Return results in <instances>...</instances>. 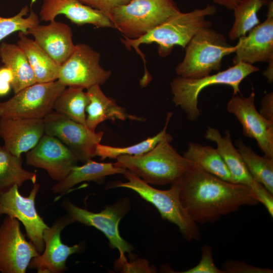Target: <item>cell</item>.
Segmentation results:
<instances>
[{"instance_id": "cell-40", "label": "cell", "mask_w": 273, "mask_h": 273, "mask_svg": "<svg viewBox=\"0 0 273 273\" xmlns=\"http://www.w3.org/2000/svg\"><path fill=\"white\" fill-rule=\"evenodd\" d=\"M263 75L270 83H272L273 81V59L268 62V65L266 68L263 72Z\"/></svg>"}, {"instance_id": "cell-27", "label": "cell", "mask_w": 273, "mask_h": 273, "mask_svg": "<svg viewBox=\"0 0 273 273\" xmlns=\"http://www.w3.org/2000/svg\"><path fill=\"white\" fill-rule=\"evenodd\" d=\"M36 174L22 167L21 157H18L0 146V194L15 185L20 187L25 181H36Z\"/></svg>"}, {"instance_id": "cell-31", "label": "cell", "mask_w": 273, "mask_h": 273, "mask_svg": "<svg viewBox=\"0 0 273 273\" xmlns=\"http://www.w3.org/2000/svg\"><path fill=\"white\" fill-rule=\"evenodd\" d=\"M266 0H240L233 9L234 21L229 32V38L235 40L246 35L260 23L257 13Z\"/></svg>"}, {"instance_id": "cell-10", "label": "cell", "mask_w": 273, "mask_h": 273, "mask_svg": "<svg viewBox=\"0 0 273 273\" xmlns=\"http://www.w3.org/2000/svg\"><path fill=\"white\" fill-rule=\"evenodd\" d=\"M43 121L45 134L60 140L79 161L84 163L95 157L96 147L103 138V131H92L83 124L55 111L47 115Z\"/></svg>"}, {"instance_id": "cell-28", "label": "cell", "mask_w": 273, "mask_h": 273, "mask_svg": "<svg viewBox=\"0 0 273 273\" xmlns=\"http://www.w3.org/2000/svg\"><path fill=\"white\" fill-rule=\"evenodd\" d=\"M236 145L253 179L273 194V158L258 155L241 139Z\"/></svg>"}, {"instance_id": "cell-29", "label": "cell", "mask_w": 273, "mask_h": 273, "mask_svg": "<svg viewBox=\"0 0 273 273\" xmlns=\"http://www.w3.org/2000/svg\"><path fill=\"white\" fill-rule=\"evenodd\" d=\"M88 102L84 89L68 86L57 99L54 109L55 112L87 127L85 109Z\"/></svg>"}, {"instance_id": "cell-2", "label": "cell", "mask_w": 273, "mask_h": 273, "mask_svg": "<svg viewBox=\"0 0 273 273\" xmlns=\"http://www.w3.org/2000/svg\"><path fill=\"white\" fill-rule=\"evenodd\" d=\"M216 11L215 6L207 4L202 9H196L187 13L179 12L138 38L130 39L123 36L121 40L126 48L129 50L133 48L142 58L145 68L143 77L148 78L150 75L146 67L145 55L139 49L140 44L155 43L158 45L159 56H167L175 46L185 48L199 30L211 27L212 22L206 18L215 14Z\"/></svg>"}, {"instance_id": "cell-36", "label": "cell", "mask_w": 273, "mask_h": 273, "mask_svg": "<svg viewBox=\"0 0 273 273\" xmlns=\"http://www.w3.org/2000/svg\"><path fill=\"white\" fill-rule=\"evenodd\" d=\"M82 3L101 11L106 16L113 8L125 5L131 0H80Z\"/></svg>"}, {"instance_id": "cell-30", "label": "cell", "mask_w": 273, "mask_h": 273, "mask_svg": "<svg viewBox=\"0 0 273 273\" xmlns=\"http://www.w3.org/2000/svg\"><path fill=\"white\" fill-rule=\"evenodd\" d=\"M172 115V113L171 112L167 113L163 129L154 136L148 138L136 144L124 147H114L99 143L96 147L95 156L100 157L101 160L106 158L116 159L121 155L139 156L149 152L163 139L172 137L166 131Z\"/></svg>"}, {"instance_id": "cell-8", "label": "cell", "mask_w": 273, "mask_h": 273, "mask_svg": "<svg viewBox=\"0 0 273 273\" xmlns=\"http://www.w3.org/2000/svg\"><path fill=\"white\" fill-rule=\"evenodd\" d=\"M66 87L58 80L28 86L7 101L0 102V118L43 119Z\"/></svg>"}, {"instance_id": "cell-5", "label": "cell", "mask_w": 273, "mask_h": 273, "mask_svg": "<svg viewBox=\"0 0 273 273\" xmlns=\"http://www.w3.org/2000/svg\"><path fill=\"white\" fill-rule=\"evenodd\" d=\"M236 46L228 43L224 35L211 27L199 30L185 47L183 61L175 68L177 76L197 78L219 71L223 58L234 53Z\"/></svg>"}, {"instance_id": "cell-7", "label": "cell", "mask_w": 273, "mask_h": 273, "mask_svg": "<svg viewBox=\"0 0 273 273\" xmlns=\"http://www.w3.org/2000/svg\"><path fill=\"white\" fill-rule=\"evenodd\" d=\"M180 12L173 0H131L107 16L124 37L138 38Z\"/></svg>"}, {"instance_id": "cell-11", "label": "cell", "mask_w": 273, "mask_h": 273, "mask_svg": "<svg viewBox=\"0 0 273 273\" xmlns=\"http://www.w3.org/2000/svg\"><path fill=\"white\" fill-rule=\"evenodd\" d=\"M39 187L38 184H34L28 197L21 195L17 185L0 194V215L6 214L22 222L28 238L40 254L44 248L43 232L49 226L35 207V198Z\"/></svg>"}, {"instance_id": "cell-13", "label": "cell", "mask_w": 273, "mask_h": 273, "mask_svg": "<svg viewBox=\"0 0 273 273\" xmlns=\"http://www.w3.org/2000/svg\"><path fill=\"white\" fill-rule=\"evenodd\" d=\"M20 221L7 215L0 226V271L25 273L34 257L39 253L27 241L20 229Z\"/></svg>"}, {"instance_id": "cell-33", "label": "cell", "mask_w": 273, "mask_h": 273, "mask_svg": "<svg viewBox=\"0 0 273 273\" xmlns=\"http://www.w3.org/2000/svg\"><path fill=\"white\" fill-rule=\"evenodd\" d=\"M116 270L121 272H156L155 267L150 265L148 260L144 259H132L129 262L125 256L119 257L115 262Z\"/></svg>"}, {"instance_id": "cell-17", "label": "cell", "mask_w": 273, "mask_h": 273, "mask_svg": "<svg viewBox=\"0 0 273 273\" xmlns=\"http://www.w3.org/2000/svg\"><path fill=\"white\" fill-rule=\"evenodd\" d=\"M72 223V221L68 215L63 216L58 219L51 227L44 231L43 251L32 259L28 266L29 268L36 269L38 273H60L67 269V259L82 248L80 244L69 246L61 241L62 231Z\"/></svg>"}, {"instance_id": "cell-6", "label": "cell", "mask_w": 273, "mask_h": 273, "mask_svg": "<svg viewBox=\"0 0 273 273\" xmlns=\"http://www.w3.org/2000/svg\"><path fill=\"white\" fill-rule=\"evenodd\" d=\"M259 68L244 63L234 64L228 69L214 74L197 78L177 76L170 82L172 101L180 107L189 120H196L200 115L198 107V97L205 87L216 84L226 85L233 89V94L240 93L241 82L249 75L258 71Z\"/></svg>"}, {"instance_id": "cell-15", "label": "cell", "mask_w": 273, "mask_h": 273, "mask_svg": "<svg viewBox=\"0 0 273 273\" xmlns=\"http://www.w3.org/2000/svg\"><path fill=\"white\" fill-rule=\"evenodd\" d=\"M255 98L254 92L247 97L233 94L228 102L226 110L240 122L243 135L255 139L264 155L273 158V121L257 111Z\"/></svg>"}, {"instance_id": "cell-21", "label": "cell", "mask_w": 273, "mask_h": 273, "mask_svg": "<svg viewBox=\"0 0 273 273\" xmlns=\"http://www.w3.org/2000/svg\"><path fill=\"white\" fill-rule=\"evenodd\" d=\"M27 34H31L35 42L61 66L75 48L71 28L61 22L54 20L48 25L38 24L29 29Z\"/></svg>"}, {"instance_id": "cell-3", "label": "cell", "mask_w": 273, "mask_h": 273, "mask_svg": "<svg viewBox=\"0 0 273 273\" xmlns=\"http://www.w3.org/2000/svg\"><path fill=\"white\" fill-rule=\"evenodd\" d=\"M172 140V137L164 139L141 155L119 156L114 165L130 171L148 184L178 183L193 162L178 153L170 144Z\"/></svg>"}, {"instance_id": "cell-20", "label": "cell", "mask_w": 273, "mask_h": 273, "mask_svg": "<svg viewBox=\"0 0 273 273\" xmlns=\"http://www.w3.org/2000/svg\"><path fill=\"white\" fill-rule=\"evenodd\" d=\"M64 15L78 25L89 24L97 27H112L111 20L100 10L82 3L80 0H43L39 13L41 21H53Z\"/></svg>"}, {"instance_id": "cell-34", "label": "cell", "mask_w": 273, "mask_h": 273, "mask_svg": "<svg viewBox=\"0 0 273 273\" xmlns=\"http://www.w3.org/2000/svg\"><path fill=\"white\" fill-rule=\"evenodd\" d=\"M181 273H224L214 264L211 247L205 244L202 247L201 257L195 266L180 272Z\"/></svg>"}, {"instance_id": "cell-41", "label": "cell", "mask_w": 273, "mask_h": 273, "mask_svg": "<svg viewBox=\"0 0 273 273\" xmlns=\"http://www.w3.org/2000/svg\"><path fill=\"white\" fill-rule=\"evenodd\" d=\"M11 87V83L0 80V96L8 94Z\"/></svg>"}, {"instance_id": "cell-22", "label": "cell", "mask_w": 273, "mask_h": 273, "mask_svg": "<svg viewBox=\"0 0 273 273\" xmlns=\"http://www.w3.org/2000/svg\"><path fill=\"white\" fill-rule=\"evenodd\" d=\"M86 93L88 99L85 109L87 113L86 124L92 131H96L100 123L108 120H142L141 117L127 114L123 108L107 97L101 90L100 85L92 86L87 89Z\"/></svg>"}, {"instance_id": "cell-19", "label": "cell", "mask_w": 273, "mask_h": 273, "mask_svg": "<svg viewBox=\"0 0 273 273\" xmlns=\"http://www.w3.org/2000/svg\"><path fill=\"white\" fill-rule=\"evenodd\" d=\"M44 133L43 119L0 118L3 147L18 157L34 147Z\"/></svg>"}, {"instance_id": "cell-1", "label": "cell", "mask_w": 273, "mask_h": 273, "mask_svg": "<svg viewBox=\"0 0 273 273\" xmlns=\"http://www.w3.org/2000/svg\"><path fill=\"white\" fill-rule=\"evenodd\" d=\"M178 183L181 204L196 223H213L242 206L259 203L248 187L222 179L194 163Z\"/></svg>"}, {"instance_id": "cell-9", "label": "cell", "mask_w": 273, "mask_h": 273, "mask_svg": "<svg viewBox=\"0 0 273 273\" xmlns=\"http://www.w3.org/2000/svg\"><path fill=\"white\" fill-rule=\"evenodd\" d=\"M63 207L73 222L93 226L101 231L108 239L110 247L118 249L119 257L125 256V253L131 254L133 247L120 236L118 230L120 221L130 208L128 198L119 199L98 213L77 207L68 200L64 202Z\"/></svg>"}, {"instance_id": "cell-18", "label": "cell", "mask_w": 273, "mask_h": 273, "mask_svg": "<svg viewBox=\"0 0 273 273\" xmlns=\"http://www.w3.org/2000/svg\"><path fill=\"white\" fill-rule=\"evenodd\" d=\"M266 5V19L252 29L247 35L238 38L234 64L242 62L253 65L273 59V4L269 3Z\"/></svg>"}, {"instance_id": "cell-38", "label": "cell", "mask_w": 273, "mask_h": 273, "mask_svg": "<svg viewBox=\"0 0 273 273\" xmlns=\"http://www.w3.org/2000/svg\"><path fill=\"white\" fill-rule=\"evenodd\" d=\"M13 79V73L11 70L5 66L0 68V80L11 83Z\"/></svg>"}, {"instance_id": "cell-4", "label": "cell", "mask_w": 273, "mask_h": 273, "mask_svg": "<svg viewBox=\"0 0 273 273\" xmlns=\"http://www.w3.org/2000/svg\"><path fill=\"white\" fill-rule=\"evenodd\" d=\"M123 175L127 181L111 183L107 186V188H124L134 191L154 205L163 219L177 225L187 241L190 242L200 239L201 234L197 223L191 219L181 204L178 183L171 185L168 190H161L152 187L128 170Z\"/></svg>"}, {"instance_id": "cell-23", "label": "cell", "mask_w": 273, "mask_h": 273, "mask_svg": "<svg viewBox=\"0 0 273 273\" xmlns=\"http://www.w3.org/2000/svg\"><path fill=\"white\" fill-rule=\"evenodd\" d=\"M126 170L116 167L114 163L98 162L91 159L81 166L73 167L67 176L58 181L52 190L55 194L66 193L77 184L90 181L101 183L107 176L123 174Z\"/></svg>"}, {"instance_id": "cell-35", "label": "cell", "mask_w": 273, "mask_h": 273, "mask_svg": "<svg viewBox=\"0 0 273 273\" xmlns=\"http://www.w3.org/2000/svg\"><path fill=\"white\" fill-rule=\"evenodd\" d=\"M224 273H272L268 268L255 266L247 263L234 260H229L222 265Z\"/></svg>"}, {"instance_id": "cell-26", "label": "cell", "mask_w": 273, "mask_h": 273, "mask_svg": "<svg viewBox=\"0 0 273 273\" xmlns=\"http://www.w3.org/2000/svg\"><path fill=\"white\" fill-rule=\"evenodd\" d=\"M183 156L206 172L225 181L235 183L216 148L190 142Z\"/></svg>"}, {"instance_id": "cell-24", "label": "cell", "mask_w": 273, "mask_h": 273, "mask_svg": "<svg viewBox=\"0 0 273 273\" xmlns=\"http://www.w3.org/2000/svg\"><path fill=\"white\" fill-rule=\"evenodd\" d=\"M0 59L13 75L11 87L15 94L37 83L28 59L17 44L3 42L0 44Z\"/></svg>"}, {"instance_id": "cell-32", "label": "cell", "mask_w": 273, "mask_h": 273, "mask_svg": "<svg viewBox=\"0 0 273 273\" xmlns=\"http://www.w3.org/2000/svg\"><path fill=\"white\" fill-rule=\"evenodd\" d=\"M29 12V7L26 5L15 16L8 18L0 16V41L16 31L27 35L29 29L39 24V18L35 12L31 9L28 15Z\"/></svg>"}, {"instance_id": "cell-25", "label": "cell", "mask_w": 273, "mask_h": 273, "mask_svg": "<svg viewBox=\"0 0 273 273\" xmlns=\"http://www.w3.org/2000/svg\"><path fill=\"white\" fill-rule=\"evenodd\" d=\"M17 44L25 54L37 83L57 80L61 66L55 62L35 42L19 32Z\"/></svg>"}, {"instance_id": "cell-39", "label": "cell", "mask_w": 273, "mask_h": 273, "mask_svg": "<svg viewBox=\"0 0 273 273\" xmlns=\"http://www.w3.org/2000/svg\"><path fill=\"white\" fill-rule=\"evenodd\" d=\"M240 0H212L213 3L233 11Z\"/></svg>"}, {"instance_id": "cell-16", "label": "cell", "mask_w": 273, "mask_h": 273, "mask_svg": "<svg viewBox=\"0 0 273 273\" xmlns=\"http://www.w3.org/2000/svg\"><path fill=\"white\" fill-rule=\"evenodd\" d=\"M25 156L28 165L45 170L52 179L57 181L64 179L79 162L63 143L46 134Z\"/></svg>"}, {"instance_id": "cell-14", "label": "cell", "mask_w": 273, "mask_h": 273, "mask_svg": "<svg viewBox=\"0 0 273 273\" xmlns=\"http://www.w3.org/2000/svg\"><path fill=\"white\" fill-rule=\"evenodd\" d=\"M224 134L222 136L218 129L209 126L206 130L205 138L216 143V149L225 162L235 183L248 187L259 203L265 207L272 217L273 194L253 179L240 154L233 144L230 131L225 130Z\"/></svg>"}, {"instance_id": "cell-12", "label": "cell", "mask_w": 273, "mask_h": 273, "mask_svg": "<svg viewBox=\"0 0 273 273\" xmlns=\"http://www.w3.org/2000/svg\"><path fill=\"white\" fill-rule=\"evenodd\" d=\"M100 54L89 46L79 43L70 57L61 65L58 80L66 87L88 89L102 85L109 78L110 70L102 67Z\"/></svg>"}, {"instance_id": "cell-37", "label": "cell", "mask_w": 273, "mask_h": 273, "mask_svg": "<svg viewBox=\"0 0 273 273\" xmlns=\"http://www.w3.org/2000/svg\"><path fill=\"white\" fill-rule=\"evenodd\" d=\"M260 114L265 119L273 121V93L266 94L261 101Z\"/></svg>"}]
</instances>
